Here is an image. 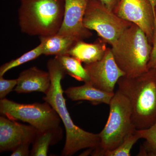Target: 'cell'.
<instances>
[{"instance_id": "obj_1", "label": "cell", "mask_w": 156, "mask_h": 156, "mask_svg": "<svg viewBox=\"0 0 156 156\" xmlns=\"http://www.w3.org/2000/svg\"><path fill=\"white\" fill-rule=\"evenodd\" d=\"M51 79L50 89L43 100L51 105L58 114L64 125L66 140L62 155L72 156L78 151L86 148H96L100 143L98 134L85 131L73 122L66 107L61 81L66 74L56 58H51L47 63Z\"/></svg>"}, {"instance_id": "obj_2", "label": "cell", "mask_w": 156, "mask_h": 156, "mask_svg": "<svg viewBox=\"0 0 156 156\" xmlns=\"http://www.w3.org/2000/svg\"><path fill=\"white\" fill-rule=\"evenodd\" d=\"M117 84L131 103L132 121L136 130L154 125L156 122V69L134 77L123 76Z\"/></svg>"}, {"instance_id": "obj_3", "label": "cell", "mask_w": 156, "mask_h": 156, "mask_svg": "<svg viewBox=\"0 0 156 156\" xmlns=\"http://www.w3.org/2000/svg\"><path fill=\"white\" fill-rule=\"evenodd\" d=\"M20 30L30 36H47L57 33L64 15L65 0H20Z\"/></svg>"}, {"instance_id": "obj_4", "label": "cell", "mask_w": 156, "mask_h": 156, "mask_svg": "<svg viewBox=\"0 0 156 156\" xmlns=\"http://www.w3.org/2000/svg\"><path fill=\"white\" fill-rule=\"evenodd\" d=\"M111 46L115 60L126 76H137L148 70L152 45L138 26L132 23Z\"/></svg>"}, {"instance_id": "obj_5", "label": "cell", "mask_w": 156, "mask_h": 156, "mask_svg": "<svg viewBox=\"0 0 156 156\" xmlns=\"http://www.w3.org/2000/svg\"><path fill=\"white\" fill-rule=\"evenodd\" d=\"M109 105L108 119L98 134L100 143L93 149V156H102L105 152L114 149L136 130L132 121L130 101L119 89L115 92Z\"/></svg>"}, {"instance_id": "obj_6", "label": "cell", "mask_w": 156, "mask_h": 156, "mask_svg": "<svg viewBox=\"0 0 156 156\" xmlns=\"http://www.w3.org/2000/svg\"><path fill=\"white\" fill-rule=\"evenodd\" d=\"M0 113L10 119L28 123L38 131L59 128L61 119L48 102L20 104L7 98L0 101Z\"/></svg>"}, {"instance_id": "obj_7", "label": "cell", "mask_w": 156, "mask_h": 156, "mask_svg": "<svg viewBox=\"0 0 156 156\" xmlns=\"http://www.w3.org/2000/svg\"><path fill=\"white\" fill-rule=\"evenodd\" d=\"M83 23L86 28L95 31L105 42L112 45L133 23L119 17L99 1L89 0Z\"/></svg>"}, {"instance_id": "obj_8", "label": "cell", "mask_w": 156, "mask_h": 156, "mask_svg": "<svg viewBox=\"0 0 156 156\" xmlns=\"http://www.w3.org/2000/svg\"><path fill=\"white\" fill-rule=\"evenodd\" d=\"M84 67L89 74V82L95 88L108 92H114L118 81L126 76L117 64L111 48H107L101 60L85 64Z\"/></svg>"}, {"instance_id": "obj_9", "label": "cell", "mask_w": 156, "mask_h": 156, "mask_svg": "<svg viewBox=\"0 0 156 156\" xmlns=\"http://www.w3.org/2000/svg\"><path fill=\"white\" fill-rule=\"evenodd\" d=\"M114 12L122 19L139 27L152 45L154 18L149 0H120Z\"/></svg>"}, {"instance_id": "obj_10", "label": "cell", "mask_w": 156, "mask_h": 156, "mask_svg": "<svg viewBox=\"0 0 156 156\" xmlns=\"http://www.w3.org/2000/svg\"><path fill=\"white\" fill-rule=\"evenodd\" d=\"M89 0H65L64 15L57 33L69 36L78 41L92 36L90 30L85 27L83 19Z\"/></svg>"}, {"instance_id": "obj_11", "label": "cell", "mask_w": 156, "mask_h": 156, "mask_svg": "<svg viewBox=\"0 0 156 156\" xmlns=\"http://www.w3.org/2000/svg\"><path fill=\"white\" fill-rule=\"evenodd\" d=\"M31 126L20 124L7 117H0V151H13L23 144H31L38 133Z\"/></svg>"}, {"instance_id": "obj_12", "label": "cell", "mask_w": 156, "mask_h": 156, "mask_svg": "<svg viewBox=\"0 0 156 156\" xmlns=\"http://www.w3.org/2000/svg\"><path fill=\"white\" fill-rule=\"evenodd\" d=\"M14 91L18 93L41 92L47 94L51 86L49 73L33 66L23 71L17 78Z\"/></svg>"}, {"instance_id": "obj_13", "label": "cell", "mask_w": 156, "mask_h": 156, "mask_svg": "<svg viewBox=\"0 0 156 156\" xmlns=\"http://www.w3.org/2000/svg\"><path fill=\"white\" fill-rule=\"evenodd\" d=\"M64 93L73 101H87L93 105L109 104L115 92H108L95 88L89 82L79 87L67 88Z\"/></svg>"}, {"instance_id": "obj_14", "label": "cell", "mask_w": 156, "mask_h": 156, "mask_svg": "<svg viewBox=\"0 0 156 156\" xmlns=\"http://www.w3.org/2000/svg\"><path fill=\"white\" fill-rule=\"evenodd\" d=\"M107 49L106 42L103 40H99L98 41L92 44L81 40L71 48L68 54L78 58L85 64H90L103 58Z\"/></svg>"}, {"instance_id": "obj_15", "label": "cell", "mask_w": 156, "mask_h": 156, "mask_svg": "<svg viewBox=\"0 0 156 156\" xmlns=\"http://www.w3.org/2000/svg\"><path fill=\"white\" fill-rule=\"evenodd\" d=\"M43 46V54L55 56L68 54L69 52L78 40L69 36L58 33L47 36L39 37Z\"/></svg>"}, {"instance_id": "obj_16", "label": "cell", "mask_w": 156, "mask_h": 156, "mask_svg": "<svg viewBox=\"0 0 156 156\" xmlns=\"http://www.w3.org/2000/svg\"><path fill=\"white\" fill-rule=\"evenodd\" d=\"M61 131L59 127L56 129L38 131L33 142L30 155L48 156L49 146L57 142L58 137H60V136H57V135L61 134Z\"/></svg>"}, {"instance_id": "obj_17", "label": "cell", "mask_w": 156, "mask_h": 156, "mask_svg": "<svg viewBox=\"0 0 156 156\" xmlns=\"http://www.w3.org/2000/svg\"><path fill=\"white\" fill-rule=\"evenodd\" d=\"M66 74H68L77 80L87 83L89 82V74L82 64V62L69 54L55 56Z\"/></svg>"}, {"instance_id": "obj_18", "label": "cell", "mask_w": 156, "mask_h": 156, "mask_svg": "<svg viewBox=\"0 0 156 156\" xmlns=\"http://www.w3.org/2000/svg\"><path fill=\"white\" fill-rule=\"evenodd\" d=\"M136 131L140 138L145 140L137 155L156 156V122L149 128Z\"/></svg>"}, {"instance_id": "obj_19", "label": "cell", "mask_w": 156, "mask_h": 156, "mask_svg": "<svg viewBox=\"0 0 156 156\" xmlns=\"http://www.w3.org/2000/svg\"><path fill=\"white\" fill-rule=\"evenodd\" d=\"M42 54H43V46L41 44H40L36 48L24 53L18 58L3 64L0 67V76H2L10 69L33 60Z\"/></svg>"}, {"instance_id": "obj_20", "label": "cell", "mask_w": 156, "mask_h": 156, "mask_svg": "<svg viewBox=\"0 0 156 156\" xmlns=\"http://www.w3.org/2000/svg\"><path fill=\"white\" fill-rule=\"evenodd\" d=\"M140 139V137L135 131L127 137L118 147L105 152L102 156H130L133 146Z\"/></svg>"}, {"instance_id": "obj_21", "label": "cell", "mask_w": 156, "mask_h": 156, "mask_svg": "<svg viewBox=\"0 0 156 156\" xmlns=\"http://www.w3.org/2000/svg\"><path fill=\"white\" fill-rule=\"evenodd\" d=\"M17 78L14 80H6L0 76V99L5 98L9 93L12 91L17 84Z\"/></svg>"}, {"instance_id": "obj_22", "label": "cell", "mask_w": 156, "mask_h": 156, "mask_svg": "<svg viewBox=\"0 0 156 156\" xmlns=\"http://www.w3.org/2000/svg\"><path fill=\"white\" fill-rule=\"evenodd\" d=\"M154 23L153 39L152 44V49L150 57L148 63V69H156V11H154Z\"/></svg>"}, {"instance_id": "obj_23", "label": "cell", "mask_w": 156, "mask_h": 156, "mask_svg": "<svg viewBox=\"0 0 156 156\" xmlns=\"http://www.w3.org/2000/svg\"><path fill=\"white\" fill-rule=\"evenodd\" d=\"M30 144H23L17 147L11 154V156H27L30 155L29 147Z\"/></svg>"}, {"instance_id": "obj_24", "label": "cell", "mask_w": 156, "mask_h": 156, "mask_svg": "<svg viewBox=\"0 0 156 156\" xmlns=\"http://www.w3.org/2000/svg\"><path fill=\"white\" fill-rule=\"evenodd\" d=\"M97 1H99L109 10L114 11L115 9L119 5L120 0H97Z\"/></svg>"}, {"instance_id": "obj_25", "label": "cell", "mask_w": 156, "mask_h": 156, "mask_svg": "<svg viewBox=\"0 0 156 156\" xmlns=\"http://www.w3.org/2000/svg\"><path fill=\"white\" fill-rule=\"evenodd\" d=\"M149 1L152 6H156V0H149Z\"/></svg>"}]
</instances>
